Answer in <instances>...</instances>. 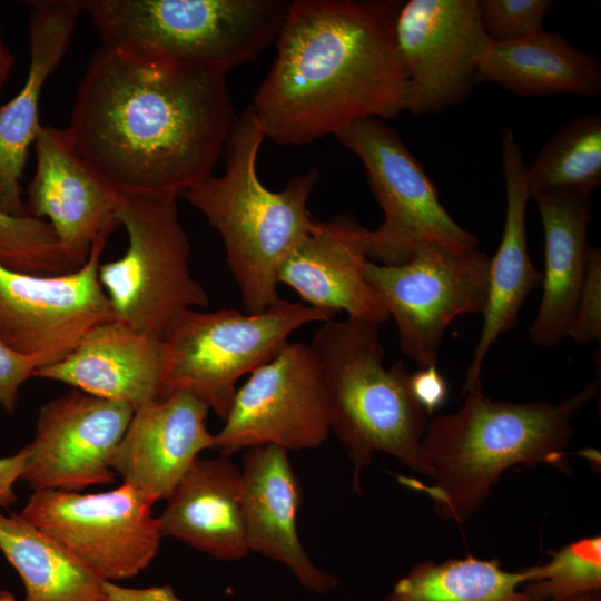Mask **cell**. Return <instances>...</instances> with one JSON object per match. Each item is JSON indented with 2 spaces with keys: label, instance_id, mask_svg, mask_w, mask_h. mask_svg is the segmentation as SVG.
Returning <instances> with one entry per match:
<instances>
[{
  "label": "cell",
  "instance_id": "cell-33",
  "mask_svg": "<svg viewBox=\"0 0 601 601\" xmlns=\"http://www.w3.org/2000/svg\"><path fill=\"white\" fill-rule=\"evenodd\" d=\"M38 363L17 353L0 341V405L12 415L18 404L20 386L33 377Z\"/></svg>",
  "mask_w": 601,
  "mask_h": 601
},
{
  "label": "cell",
  "instance_id": "cell-36",
  "mask_svg": "<svg viewBox=\"0 0 601 601\" xmlns=\"http://www.w3.org/2000/svg\"><path fill=\"white\" fill-rule=\"evenodd\" d=\"M106 593L110 601H179L168 587L146 590L122 589L114 582H105Z\"/></svg>",
  "mask_w": 601,
  "mask_h": 601
},
{
  "label": "cell",
  "instance_id": "cell-4",
  "mask_svg": "<svg viewBox=\"0 0 601 601\" xmlns=\"http://www.w3.org/2000/svg\"><path fill=\"white\" fill-rule=\"evenodd\" d=\"M265 136L248 107L225 145V171L209 176L183 197L220 235L228 268L245 313H262L278 299L277 273L289 252L313 227L307 209L319 171L311 168L284 189H267L257 173Z\"/></svg>",
  "mask_w": 601,
  "mask_h": 601
},
{
  "label": "cell",
  "instance_id": "cell-13",
  "mask_svg": "<svg viewBox=\"0 0 601 601\" xmlns=\"http://www.w3.org/2000/svg\"><path fill=\"white\" fill-rule=\"evenodd\" d=\"M110 233H102L87 262L70 273L33 275L0 264L3 344L42 367L68 356L97 326L115 321L98 278Z\"/></svg>",
  "mask_w": 601,
  "mask_h": 601
},
{
  "label": "cell",
  "instance_id": "cell-15",
  "mask_svg": "<svg viewBox=\"0 0 601 601\" xmlns=\"http://www.w3.org/2000/svg\"><path fill=\"white\" fill-rule=\"evenodd\" d=\"M135 410L72 388L45 404L37 418L21 480L33 492H78L115 483L112 455Z\"/></svg>",
  "mask_w": 601,
  "mask_h": 601
},
{
  "label": "cell",
  "instance_id": "cell-12",
  "mask_svg": "<svg viewBox=\"0 0 601 601\" xmlns=\"http://www.w3.org/2000/svg\"><path fill=\"white\" fill-rule=\"evenodd\" d=\"M329 403L309 345L288 343L237 388L215 449L230 456L274 445L286 451L323 445L331 434Z\"/></svg>",
  "mask_w": 601,
  "mask_h": 601
},
{
  "label": "cell",
  "instance_id": "cell-20",
  "mask_svg": "<svg viewBox=\"0 0 601 601\" xmlns=\"http://www.w3.org/2000/svg\"><path fill=\"white\" fill-rule=\"evenodd\" d=\"M242 499L249 552L286 565L307 589L324 593L337 579L308 558L297 531L302 487L288 451L264 445L247 449L240 469Z\"/></svg>",
  "mask_w": 601,
  "mask_h": 601
},
{
  "label": "cell",
  "instance_id": "cell-34",
  "mask_svg": "<svg viewBox=\"0 0 601 601\" xmlns=\"http://www.w3.org/2000/svg\"><path fill=\"white\" fill-rule=\"evenodd\" d=\"M410 388L416 402L428 414L440 408L447 398V384L436 365L421 367L410 374Z\"/></svg>",
  "mask_w": 601,
  "mask_h": 601
},
{
  "label": "cell",
  "instance_id": "cell-6",
  "mask_svg": "<svg viewBox=\"0 0 601 601\" xmlns=\"http://www.w3.org/2000/svg\"><path fill=\"white\" fill-rule=\"evenodd\" d=\"M101 45L134 59L228 72L274 43L287 0H81Z\"/></svg>",
  "mask_w": 601,
  "mask_h": 601
},
{
  "label": "cell",
  "instance_id": "cell-2",
  "mask_svg": "<svg viewBox=\"0 0 601 601\" xmlns=\"http://www.w3.org/2000/svg\"><path fill=\"white\" fill-rule=\"evenodd\" d=\"M403 2L295 0L250 109L265 138L311 144L367 118L405 111L395 22Z\"/></svg>",
  "mask_w": 601,
  "mask_h": 601
},
{
  "label": "cell",
  "instance_id": "cell-32",
  "mask_svg": "<svg viewBox=\"0 0 601 601\" xmlns=\"http://www.w3.org/2000/svg\"><path fill=\"white\" fill-rule=\"evenodd\" d=\"M566 336L585 344L601 338V252L589 248L583 282Z\"/></svg>",
  "mask_w": 601,
  "mask_h": 601
},
{
  "label": "cell",
  "instance_id": "cell-5",
  "mask_svg": "<svg viewBox=\"0 0 601 601\" xmlns=\"http://www.w3.org/2000/svg\"><path fill=\"white\" fill-rule=\"evenodd\" d=\"M322 372L329 403L331 430L353 463V487L376 452L393 455L412 471L431 476L422 440L426 413L410 388L401 361L384 365L380 324L329 319L309 345Z\"/></svg>",
  "mask_w": 601,
  "mask_h": 601
},
{
  "label": "cell",
  "instance_id": "cell-11",
  "mask_svg": "<svg viewBox=\"0 0 601 601\" xmlns=\"http://www.w3.org/2000/svg\"><path fill=\"white\" fill-rule=\"evenodd\" d=\"M490 257L476 248L457 253L424 243L405 264L366 262L364 275L388 316L402 353L420 367L437 364L444 332L462 314L483 313Z\"/></svg>",
  "mask_w": 601,
  "mask_h": 601
},
{
  "label": "cell",
  "instance_id": "cell-14",
  "mask_svg": "<svg viewBox=\"0 0 601 601\" xmlns=\"http://www.w3.org/2000/svg\"><path fill=\"white\" fill-rule=\"evenodd\" d=\"M395 36L406 78L405 110L416 116L463 102L492 42L479 0H410L398 10Z\"/></svg>",
  "mask_w": 601,
  "mask_h": 601
},
{
  "label": "cell",
  "instance_id": "cell-21",
  "mask_svg": "<svg viewBox=\"0 0 601 601\" xmlns=\"http://www.w3.org/2000/svg\"><path fill=\"white\" fill-rule=\"evenodd\" d=\"M33 377L137 408L162 400V344L112 321L93 328L63 359Z\"/></svg>",
  "mask_w": 601,
  "mask_h": 601
},
{
  "label": "cell",
  "instance_id": "cell-28",
  "mask_svg": "<svg viewBox=\"0 0 601 601\" xmlns=\"http://www.w3.org/2000/svg\"><path fill=\"white\" fill-rule=\"evenodd\" d=\"M530 197L551 193L590 196L601 184V115L569 121L544 144L528 166Z\"/></svg>",
  "mask_w": 601,
  "mask_h": 601
},
{
  "label": "cell",
  "instance_id": "cell-37",
  "mask_svg": "<svg viewBox=\"0 0 601 601\" xmlns=\"http://www.w3.org/2000/svg\"><path fill=\"white\" fill-rule=\"evenodd\" d=\"M14 63H16V57L4 43V40L2 37L1 19H0V95L11 70L14 67Z\"/></svg>",
  "mask_w": 601,
  "mask_h": 601
},
{
  "label": "cell",
  "instance_id": "cell-18",
  "mask_svg": "<svg viewBox=\"0 0 601 601\" xmlns=\"http://www.w3.org/2000/svg\"><path fill=\"white\" fill-rule=\"evenodd\" d=\"M29 68L20 91L0 105V209L28 216L22 199L29 148L40 130L39 104L46 81L63 59L78 20L81 0L27 1Z\"/></svg>",
  "mask_w": 601,
  "mask_h": 601
},
{
  "label": "cell",
  "instance_id": "cell-24",
  "mask_svg": "<svg viewBox=\"0 0 601 601\" xmlns=\"http://www.w3.org/2000/svg\"><path fill=\"white\" fill-rule=\"evenodd\" d=\"M544 231V273L532 343L550 347L566 336L583 282L589 244L590 196L551 193L534 197Z\"/></svg>",
  "mask_w": 601,
  "mask_h": 601
},
{
  "label": "cell",
  "instance_id": "cell-38",
  "mask_svg": "<svg viewBox=\"0 0 601 601\" xmlns=\"http://www.w3.org/2000/svg\"><path fill=\"white\" fill-rule=\"evenodd\" d=\"M564 601H601V592L589 593Z\"/></svg>",
  "mask_w": 601,
  "mask_h": 601
},
{
  "label": "cell",
  "instance_id": "cell-3",
  "mask_svg": "<svg viewBox=\"0 0 601 601\" xmlns=\"http://www.w3.org/2000/svg\"><path fill=\"white\" fill-rule=\"evenodd\" d=\"M599 391L600 380H593L558 404L512 403L491 400L477 382L462 393L460 410L427 421L422 445L432 483L414 481L412 486L434 501L440 516L464 523L513 465L571 471L566 446L573 418Z\"/></svg>",
  "mask_w": 601,
  "mask_h": 601
},
{
  "label": "cell",
  "instance_id": "cell-17",
  "mask_svg": "<svg viewBox=\"0 0 601 601\" xmlns=\"http://www.w3.org/2000/svg\"><path fill=\"white\" fill-rule=\"evenodd\" d=\"M208 411L189 392L137 408L112 455V470L154 503L167 500L199 453L215 449V434L206 426Z\"/></svg>",
  "mask_w": 601,
  "mask_h": 601
},
{
  "label": "cell",
  "instance_id": "cell-16",
  "mask_svg": "<svg viewBox=\"0 0 601 601\" xmlns=\"http://www.w3.org/2000/svg\"><path fill=\"white\" fill-rule=\"evenodd\" d=\"M36 170L24 200L28 216L47 217L77 269L95 240L112 231L119 193L75 147L66 128L41 126L33 144Z\"/></svg>",
  "mask_w": 601,
  "mask_h": 601
},
{
  "label": "cell",
  "instance_id": "cell-27",
  "mask_svg": "<svg viewBox=\"0 0 601 601\" xmlns=\"http://www.w3.org/2000/svg\"><path fill=\"white\" fill-rule=\"evenodd\" d=\"M525 569L512 572L497 559L467 554L425 560L400 579L384 601H534L523 589Z\"/></svg>",
  "mask_w": 601,
  "mask_h": 601
},
{
  "label": "cell",
  "instance_id": "cell-8",
  "mask_svg": "<svg viewBox=\"0 0 601 601\" xmlns=\"http://www.w3.org/2000/svg\"><path fill=\"white\" fill-rule=\"evenodd\" d=\"M116 220L126 230L127 249L99 265V283L116 322L161 342L181 313L209 305L189 267L190 244L177 198L121 194Z\"/></svg>",
  "mask_w": 601,
  "mask_h": 601
},
{
  "label": "cell",
  "instance_id": "cell-19",
  "mask_svg": "<svg viewBox=\"0 0 601 601\" xmlns=\"http://www.w3.org/2000/svg\"><path fill=\"white\" fill-rule=\"evenodd\" d=\"M368 229L346 216L313 227L282 262L278 284L307 305L382 324L388 314L365 278Z\"/></svg>",
  "mask_w": 601,
  "mask_h": 601
},
{
  "label": "cell",
  "instance_id": "cell-9",
  "mask_svg": "<svg viewBox=\"0 0 601 601\" xmlns=\"http://www.w3.org/2000/svg\"><path fill=\"white\" fill-rule=\"evenodd\" d=\"M335 137L362 160L384 214L383 223L367 235L371 262L403 265L424 243L457 253L476 248V236L451 217L433 181L394 128L382 119L367 118L352 122Z\"/></svg>",
  "mask_w": 601,
  "mask_h": 601
},
{
  "label": "cell",
  "instance_id": "cell-22",
  "mask_svg": "<svg viewBox=\"0 0 601 601\" xmlns=\"http://www.w3.org/2000/svg\"><path fill=\"white\" fill-rule=\"evenodd\" d=\"M502 161L506 196L503 234L490 258L487 297L480 339L466 368L462 393L481 381L484 358L496 338L510 332L529 294L542 282L526 243L525 213L530 198L528 166L511 129L502 135Z\"/></svg>",
  "mask_w": 601,
  "mask_h": 601
},
{
  "label": "cell",
  "instance_id": "cell-35",
  "mask_svg": "<svg viewBox=\"0 0 601 601\" xmlns=\"http://www.w3.org/2000/svg\"><path fill=\"white\" fill-rule=\"evenodd\" d=\"M26 460V446L12 456L0 459V506L9 508L16 503L18 496L13 485L18 479H21Z\"/></svg>",
  "mask_w": 601,
  "mask_h": 601
},
{
  "label": "cell",
  "instance_id": "cell-26",
  "mask_svg": "<svg viewBox=\"0 0 601 601\" xmlns=\"http://www.w3.org/2000/svg\"><path fill=\"white\" fill-rule=\"evenodd\" d=\"M0 551L22 580L23 601H110L106 581L19 514L0 512Z\"/></svg>",
  "mask_w": 601,
  "mask_h": 601
},
{
  "label": "cell",
  "instance_id": "cell-7",
  "mask_svg": "<svg viewBox=\"0 0 601 601\" xmlns=\"http://www.w3.org/2000/svg\"><path fill=\"white\" fill-rule=\"evenodd\" d=\"M335 315L282 298L257 314L185 311L161 341L162 400L189 392L225 421L242 376L274 358L294 331Z\"/></svg>",
  "mask_w": 601,
  "mask_h": 601
},
{
  "label": "cell",
  "instance_id": "cell-31",
  "mask_svg": "<svg viewBox=\"0 0 601 601\" xmlns=\"http://www.w3.org/2000/svg\"><path fill=\"white\" fill-rule=\"evenodd\" d=\"M551 0H479L485 32L493 42H511L543 31Z\"/></svg>",
  "mask_w": 601,
  "mask_h": 601
},
{
  "label": "cell",
  "instance_id": "cell-1",
  "mask_svg": "<svg viewBox=\"0 0 601 601\" xmlns=\"http://www.w3.org/2000/svg\"><path fill=\"white\" fill-rule=\"evenodd\" d=\"M227 73L101 45L66 130L119 193L178 198L213 175L236 122Z\"/></svg>",
  "mask_w": 601,
  "mask_h": 601
},
{
  "label": "cell",
  "instance_id": "cell-29",
  "mask_svg": "<svg viewBox=\"0 0 601 601\" xmlns=\"http://www.w3.org/2000/svg\"><path fill=\"white\" fill-rule=\"evenodd\" d=\"M525 571L523 590L534 601H564L601 592V538L578 539L552 552L546 563Z\"/></svg>",
  "mask_w": 601,
  "mask_h": 601
},
{
  "label": "cell",
  "instance_id": "cell-23",
  "mask_svg": "<svg viewBox=\"0 0 601 601\" xmlns=\"http://www.w3.org/2000/svg\"><path fill=\"white\" fill-rule=\"evenodd\" d=\"M166 501L158 516L162 536L223 561L249 553L240 470L229 456L198 457Z\"/></svg>",
  "mask_w": 601,
  "mask_h": 601
},
{
  "label": "cell",
  "instance_id": "cell-30",
  "mask_svg": "<svg viewBox=\"0 0 601 601\" xmlns=\"http://www.w3.org/2000/svg\"><path fill=\"white\" fill-rule=\"evenodd\" d=\"M0 264L33 275H61L76 269L47 220L13 216L1 209Z\"/></svg>",
  "mask_w": 601,
  "mask_h": 601
},
{
  "label": "cell",
  "instance_id": "cell-10",
  "mask_svg": "<svg viewBox=\"0 0 601 601\" xmlns=\"http://www.w3.org/2000/svg\"><path fill=\"white\" fill-rule=\"evenodd\" d=\"M155 503L127 484L100 493L33 492L19 515L102 581L130 579L158 554Z\"/></svg>",
  "mask_w": 601,
  "mask_h": 601
},
{
  "label": "cell",
  "instance_id": "cell-25",
  "mask_svg": "<svg viewBox=\"0 0 601 601\" xmlns=\"http://www.w3.org/2000/svg\"><path fill=\"white\" fill-rule=\"evenodd\" d=\"M475 80L496 83L520 96L593 97L601 92V66L559 32L543 30L511 42L492 41Z\"/></svg>",
  "mask_w": 601,
  "mask_h": 601
}]
</instances>
